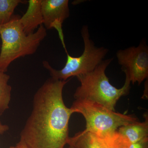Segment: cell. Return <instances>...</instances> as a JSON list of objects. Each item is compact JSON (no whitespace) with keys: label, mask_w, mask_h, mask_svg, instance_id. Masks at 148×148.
<instances>
[{"label":"cell","mask_w":148,"mask_h":148,"mask_svg":"<svg viewBox=\"0 0 148 148\" xmlns=\"http://www.w3.org/2000/svg\"><path fill=\"white\" fill-rule=\"evenodd\" d=\"M68 81L51 77L35 93L32 113L20 134L26 148H64L68 143L69 120L74 113L63 100Z\"/></svg>","instance_id":"6da1fadb"},{"label":"cell","mask_w":148,"mask_h":148,"mask_svg":"<svg viewBox=\"0 0 148 148\" xmlns=\"http://www.w3.org/2000/svg\"><path fill=\"white\" fill-rule=\"evenodd\" d=\"M20 17L14 14L9 22L0 26V71L5 73L16 59L34 54L47 35L43 25L32 34H26L19 21Z\"/></svg>","instance_id":"7a4b0ae2"},{"label":"cell","mask_w":148,"mask_h":148,"mask_svg":"<svg viewBox=\"0 0 148 148\" xmlns=\"http://www.w3.org/2000/svg\"><path fill=\"white\" fill-rule=\"evenodd\" d=\"M112 60V58L103 60L92 71L77 77L80 85L74 93L75 100L94 102L115 111L117 101L129 93L131 83L125 77L121 88H117L111 84L106 71Z\"/></svg>","instance_id":"3957f363"},{"label":"cell","mask_w":148,"mask_h":148,"mask_svg":"<svg viewBox=\"0 0 148 148\" xmlns=\"http://www.w3.org/2000/svg\"><path fill=\"white\" fill-rule=\"evenodd\" d=\"M81 33L84 44V49L81 55L73 57L66 49L67 54L66 64L59 70L53 69L47 61H43L44 68L47 70L52 78L67 81L71 77L85 75L93 71L104 60L108 52V49L104 47L95 46L90 38L87 25H84Z\"/></svg>","instance_id":"277c9868"},{"label":"cell","mask_w":148,"mask_h":148,"mask_svg":"<svg viewBox=\"0 0 148 148\" xmlns=\"http://www.w3.org/2000/svg\"><path fill=\"white\" fill-rule=\"evenodd\" d=\"M73 113H80L86 121L84 130L101 136L110 135L121 126L138 121L133 114H125L111 110L98 103L75 100L71 108Z\"/></svg>","instance_id":"5b68a950"},{"label":"cell","mask_w":148,"mask_h":148,"mask_svg":"<svg viewBox=\"0 0 148 148\" xmlns=\"http://www.w3.org/2000/svg\"><path fill=\"white\" fill-rule=\"evenodd\" d=\"M119 64L130 83L140 85L148 77V47L145 42L117 51Z\"/></svg>","instance_id":"8992f818"},{"label":"cell","mask_w":148,"mask_h":148,"mask_svg":"<svg viewBox=\"0 0 148 148\" xmlns=\"http://www.w3.org/2000/svg\"><path fill=\"white\" fill-rule=\"evenodd\" d=\"M41 8L44 27L55 29L61 40L64 39L62 26L70 16L69 0H42Z\"/></svg>","instance_id":"52a82bcc"},{"label":"cell","mask_w":148,"mask_h":148,"mask_svg":"<svg viewBox=\"0 0 148 148\" xmlns=\"http://www.w3.org/2000/svg\"><path fill=\"white\" fill-rule=\"evenodd\" d=\"M42 0H29L27 11L19 19L24 33L30 34L41 25L43 19L41 8Z\"/></svg>","instance_id":"ba28073f"},{"label":"cell","mask_w":148,"mask_h":148,"mask_svg":"<svg viewBox=\"0 0 148 148\" xmlns=\"http://www.w3.org/2000/svg\"><path fill=\"white\" fill-rule=\"evenodd\" d=\"M111 134L103 136L84 130L69 138L67 144L75 148H108Z\"/></svg>","instance_id":"9c48e42d"},{"label":"cell","mask_w":148,"mask_h":148,"mask_svg":"<svg viewBox=\"0 0 148 148\" xmlns=\"http://www.w3.org/2000/svg\"><path fill=\"white\" fill-rule=\"evenodd\" d=\"M145 117V121H136L121 126L118 129V132L127 139L130 144L148 137V115H146Z\"/></svg>","instance_id":"30bf717a"},{"label":"cell","mask_w":148,"mask_h":148,"mask_svg":"<svg viewBox=\"0 0 148 148\" xmlns=\"http://www.w3.org/2000/svg\"><path fill=\"white\" fill-rule=\"evenodd\" d=\"M10 77L0 71V114L9 108L11 97V86L8 84Z\"/></svg>","instance_id":"8fae6325"},{"label":"cell","mask_w":148,"mask_h":148,"mask_svg":"<svg viewBox=\"0 0 148 148\" xmlns=\"http://www.w3.org/2000/svg\"><path fill=\"white\" fill-rule=\"evenodd\" d=\"M27 3L22 0H0V26L10 21L15 9L20 4Z\"/></svg>","instance_id":"7c38bea8"},{"label":"cell","mask_w":148,"mask_h":148,"mask_svg":"<svg viewBox=\"0 0 148 148\" xmlns=\"http://www.w3.org/2000/svg\"><path fill=\"white\" fill-rule=\"evenodd\" d=\"M130 144L127 139L116 131L110 136L108 148H128Z\"/></svg>","instance_id":"4fadbf2b"},{"label":"cell","mask_w":148,"mask_h":148,"mask_svg":"<svg viewBox=\"0 0 148 148\" xmlns=\"http://www.w3.org/2000/svg\"><path fill=\"white\" fill-rule=\"evenodd\" d=\"M128 148H148V137L130 144Z\"/></svg>","instance_id":"5bb4252c"},{"label":"cell","mask_w":148,"mask_h":148,"mask_svg":"<svg viewBox=\"0 0 148 148\" xmlns=\"http://www.w3.org/2000/svg\"><path fill=\"white\" fill-rule=\"evenodd\" d=\"M1 115L0 114V116ZM9 129V127L8 125H6L3 124L0 121V134L3 135L5 132H7Z\"/></svg>","instance_id":"9a60e30c"},{"label":"cell","mask_w":148,"mask_h":148,"mask_svg":"<svg viewBox=\"0 0 148 148\" xmlns=\"http://www.w3.org/2000/svg\"><path fill=\"white\" fill-rule=\"evenodd\" d=\"M10 148H25V146L23 143L19 141L16 146L11 147Z\"/></svg>","instance_id":"2e32d148"},{"label":"cell","mask_w":148,"mask_h":148,"mask_svg":"<svg viewBox=\"0 0 148 148\" xmlns=\"http://www.w3.org/2000/svg\"><path fill=\"white\" fill-rule=\"evenodd\" d=\"M69 148H75L74 147H72V146H69Z\"/></svg>","instance_id":"e0dca14e"},{"label":"cell","mask_w":148,"mask_h":148,"mask_svg":"<svg viewBox=\"0 0 148 148\" xmlns=\"http://www.w3.org/2000/svg\"><path fill=\"white\" fill-rule=\"evenodd\" d=\"M25 148H27L26 147H25Z\"/></svg>","instance_id":"ac0fdd59"}]
</instances>
